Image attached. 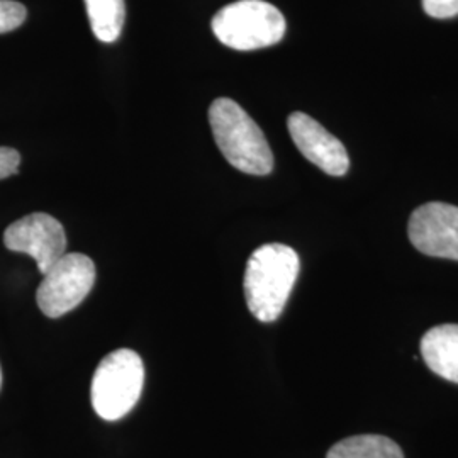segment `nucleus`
<instances>
[{"mask_svg": "<svg viewBox=\"0 0 458 458\" xmlns=\"http://www.w3.org/2000/svg\"><path fill=\"white\" fill-rule=\"evenodd\" d=\"M216 145L229 165L250 175H268L274 153L260 126L234 100L219 98L209 107Z\"/></svg>", "mask_w": 458, "mask_h": 458, "instance_id": "obj_2", "label": "nucleus"}, {"mask_svg": "<svg viewBox=\"0 0 458 458\" xmlns=\"http://www.w3.org/2000/svg\"><path fill=\"white\" fill-rule=\"evenodd\" d=\"M90 28L102 43H114L121 36L126 5L124 0H85Z\"/></svg>", "mask_w": 458, "mask_h": 458, "instance_id": "obj_11", "label": "nucleus"}, {"mask_svg": "<svg viewBox=\"0 0 458 458\" xmlns=\"http://www.w3.org/2000/svg\"><path fill=\"white\" fill-rule=\"evenodd\" d=\"M423 9L435 19H450L458 16V0H423Z\"/></svg>", "mask_w": 458, "mask_h": 458, "instance_id": "obj_13", "label": "nucleus"}, {"mask_svg": "<svg viewBox=\"0 0 458 458\" xmlns=\"http://www.w3.org/2000/svg\"><path fill=\"white\" fill-rule=\"evenodd\" d=\"M96 282V265L82 253H65L43 276L36 301L48 318H62L73 311L90 294Z\"/></svg>", "mask_w": 458, "mask_h": 458, "instance_id": "obj_5", "label": "nucleus"}, {"mask_svg": "<svg viewBox=\"0 0 458 458\" xmlns=\"http://www.w3.org/2000/svg\"><path fill=\"white\" fill-rule=\"evenodd\" d=\"M21 165V155L14 148L0 147V181L17 174Z\"/></svg>", "mask_w": 458, "mask_h": 458, "instance_id": "obj_14", "label": "nucleus"}, {"mask_svg": "<svg viewBox=\"0 0 458 458\" xmlns=\"http://www.w3.org/2000/svg\"><path fill=\"white\" fill-rule=\"evenodd\" d=\"M0 387H2V369H0Z\"/></svg>", "mask_w": 458, "mask_h": 458, "instance_id": "obj_15", "label": "nucleus"}, {"mask_svg": "<svg viewBox=\"0 0 458 458\" xmlns=\"http://www.w3.org/2000/svg\"><path fill=\"white\" fill-rule=\"evenodd\" d=\"M26 7L14 0H0V34L17 30L26 21Z\"/></svg>", "mask_w": 458, "mask_h": 458, "instance_id": "obj_12", "label": "nucleus"}, {"mask_svg": "<svg viewBox=\"0 0 458 458\" xmlns=\"http://www.w3.org/2000/svg\"><path fill=\"white\" fill-rule=\"evenodd\" d=\"M421 357L431 372L458 384V325L431 327L421 340Z\"/></svg>", "mask_w": 458, "mask_h": 458, "instance_id": "obj_9", "label": "nucleus"}, {"mask_svg": "<svg viewBox=\"0 0 458 458\" xmlns=\"http://www.w3.org/2000/svg\"><path fill=\"white\" fill-rule=\"evenodd\" d=\"M145 386L141 357L128 350H115L98 363L92 378L90 399L98 416L106 421L124 418L138 404Z\"/></svg>", "mask_w": 458, "mask_h": 458, "instance_id": "obj_3", "label": "nucleus"}, {"mask_svg": "<svg viewBox=\"0 0 458 458\" xmlns=\"http://www.w3.org/2000/svg\"><path fill=\"white\" fill-rule=\"evenodd\" d=\"M299 255L291 246L270 243L255 250L246 263V306L262 323L280 318L299 276Z\"/></svg>", "mask_w": 458, "mask_h": 458, "instance_id": "obj_1", "label": "nucleus"}, {"mask_svg": "<svg viewBox=\"0 0 458 458\" xmlns=\"http://www.w3.org/2000/svg\"><path fill=\"white\" fill-rule=\"evenodd\" d=\"M4 243L11 251L33 257L38 270L45 276L65 255V229L49 214H30L5 229Z\"/></svg>", "mask_w": 458, "mask_h": 458, "instance_id": "obj_6", "label": "nucleus"}, {"mask_svg": "<svg viewBox=\"0 0 458 458\" xmlns=\"http://www.w3.org/2000/svg\"><path fill=\"white\" fill-rule=\"evenodd\" d=\"M408 233L412 246L429 257L458 260V208L428 202L411 214Z\"/></svg>", "mask_w": 458, "mask_h": 458, "instance_id": "obj_7", "label": "nucleus"}, {"mask_svg": "<svg viewBox=\"0 0 458 458\" xmlns=\"http://www.w3.org/2000/svg\"><path fill=\"white\" fill-rule=\"evenodd\" d=\"M327 458H404L397 443L380 435L350 437L331 446Z\"/></svg>", "mask_w": 458, "mask_h": 458, "instance_id": "obj_10", "label": "nucleus"}, {"mask_svg": "<svg viewBox=\"0 0 458 458\" xmlns=\"http://www.w3.org/2000/svg\"><path fill=\"white\" fill-rule=\"evenodd\" d=\"M216 38L238 51L268 48L285 34V19L263 0H240L223 7L213 19Z\"/></svg>", "mask_w": 458, "mask_h": 458, "instance_id": "obj_4", "label": "nucleus"}, {"mask_svg": "<svg viewBox=\"0 0 458 458\" xmlns=\"http://www.w3.org/2000/svg\"><path fill=\"white\" fill-rule=\"evenodd\" d=\"M287 128L299 151L331 177H342L350 168L344 143L304 113L289 115Z\"/></svg>", "mask_w": 458, "mask_h": 458, "instance_id": "obj_8", "label": "nucleus"}]
</instances>
